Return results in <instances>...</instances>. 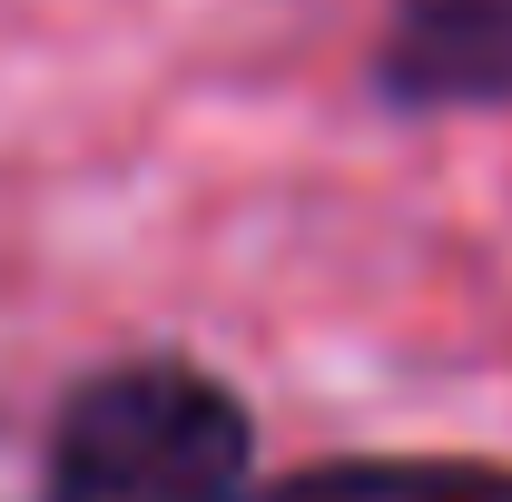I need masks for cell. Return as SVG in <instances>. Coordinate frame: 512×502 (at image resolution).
I'll use <instances>...</instances> for the list:
<instances>
[{
	"label": "cell",
	"mask_w": 512,
	"mask_h": 502,
	"mask_svg": "<svg viewBox=\"0 0 512 502\" xmlns=\"http://www.w3.org/2000/svg\"><path fill=\"white\" fill-rule=\"evenodd\" d=\"M375 89L394 109H512V0H384Z\"/></svg>",
	"instance_id": "2"
},
{
	"label": "cell",
	"mask_w": 512,
	"mask_h": 502,
	"mask_svg": "<svg viewBox=\"0 0 512 502\" xmlns=\"http://www.w3.org/2000/svg\"><path fill=\"white\" fill-rule=\"evenodd\" d=\"M247 502H512V463L473 453H335L286 483H247Z\"/></svg>",
	"instance_id": "3"
},
{
	"label": "cell",
	"mask_w": 512,
	"mask_h": 502,
	"mask_svg": "<svg viewBox=\"0 0 512 502\" xmlns=\"http://www.w3.org/2000/svg\"><path fill=\"white\" fill-rule=\"evenodd\" d=\"M247 463V404L178 355L89 375L50 424V502H247Z\"/></svg>",
	"instance_id": "1"
}]
</instances>
